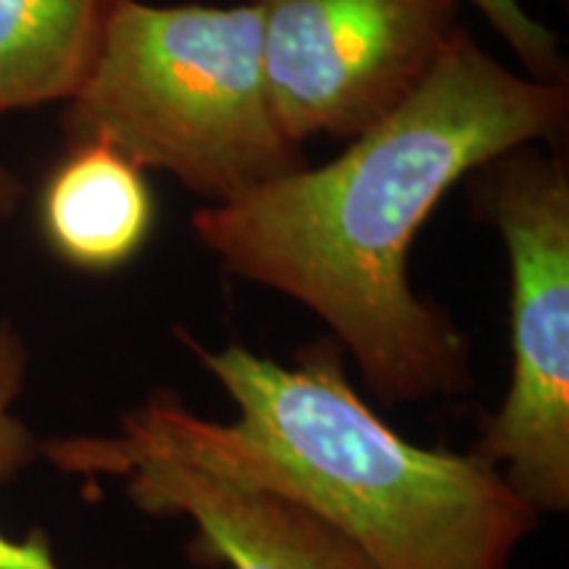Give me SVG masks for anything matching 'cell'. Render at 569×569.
Instances as JSON below:
<instances>
[{
    "instance_id": "cell-1",
    "label": "cell",
    "mask_w": 569,
    "mask_h": 569,
    "mask_svg": "<svg viewBox=\"0 0 569 569\" xmlns=\"http://www.w3.org/2000/svg\"><path fill=\"white\" fill-rule=\"evenodd\" d=\"M567 113V82L517 74L459 27L407 101L343 153L206 206L193 232L230 274L315 311L375 398L459 396L472 382L469 343L411 288V246L453 184L553 142Z\"/></svg>"
},
{
    "instance_id": "cell-2",
    "label": "cell",
    "mask_w": 569,
    "mask_h": 569,
    "mask_svg": "<svg viewBox=\"0 0 569 569\" xmlns=\"http://www.w3.org/2000/svg\"><path fill=\"white\" fill-rule=\"evenodd\" d=\"M232 398L211 422L159 393L122 417L124 451H159L230 469L290 493L338 528L377 569H511L540 515L475 453L407 440L356 393L343 348L327 338L296 365L251 348L219 351L177 330Z\"/></svg>"
},
{
    "instance_id": "cell-3",
    "label": "cell",
    "mask_w": 569,
    "mask_h": 569,
    "mask_svg": "<svg viewBox=\"0 0 569 569\" xmlns=\"http://www.w3.org/2000/svg\"><path fill=\"white\" fill-rule=\"evenodd\" d=\"M67 142H103L209 206L303 167L269 98L259 11L119 0L88 80L67 101Z\"/></svg>"
},
{
    "instance_id": "cell-4",
    "label": "cell",
    "mask_w": 569,
    "mask_h": 569,
    "mask_svg": "<svg viewBox=\"0 0 569 569\" xmlns=\"http://www.w3.org/2000/svg\"><path fill=\"white\" fill-rule=\"evenodd\" d=\"M478 209L509 259L511 375L472 451L538 515L569 509V169L517 148L478 169Z\"/></svg>"
},
{
    "instance_id": "cell-5",
    "label": "cell",
    "mask_w": 569,
    "mask_h": 569,
    "mask_svg": "<svg viewBox=\"0 0 569 569\" xmlns=\"http://www.w3.org/2000/svg\"><path fill=\"white\" fill-rule=\"evenodd\" d=\"M277 122L351 140L398 109L459 32L461 0H251Z\"/></svg>"
},
{
    "instance_id": "cell-6",
    "label": "cell",
    "mask_w": 569,
    "mask_h": 569,
    "mask_svg": "<svg viewBox=\"0 0 569 569\" xmlns=\"http://www.w3.org/2000/svg\"><path fill=\"white\" fill-rule=\"evenodd\" d=\"M40 457L82 478H122L134 509L184 517L190 553L230 569H377L322 515L230 469L159 451H124L103 436L42 440Z\"/></svg>"
},
{
    "instance_id": "cell-7",
    "label": "cell",
    "mask_w": 569,
    "mask_h": 569,
    "mask_svg": "<svg viewBox=\"0 0 569 569\" xmlns=\"http://www.w3.org/2000/svg\"><path fill=\"white\" fill-rule=\"evenodd\" d=\"M146 172L103 142H71L38 196V224L56 259L88 274L130 264L151 238Z\"/></svg>"
},
{
    "instance_id": "cell-8",
    "label": "cell",
    "mask_w": 569,
    "mask_h": 569,
    "mask_svg": "<svg viewBox=\"0 0 569 569\" xmlns=\"http://www.w3.org/2000/svg\"><path fill=\"white\" fill-rule=\"evenodd\" d=\"M119 0H0V117L67 103L88 80Z\"/></svg>"
},
{
    "instance_id": "cell-9",
    "label": "cell",
    "mask_w": 569,
    "mask_h": 569,
    "mask_svg": "<svg viewBox=\"0 0 569 569\" xmlns=\"http://www.w3.org/2000/svg\"><path fill=\"white\" fill-rule=\"evenodd\" d=\"M30 351L24 338L9 319L0 322V482L17 478L24 467L40 459L42 440L17 415V401L24 390ZM0 569H63L56 559L51 540L42 530L13 540L0 530Z\"/></svg>"
},
{
    "instance_id": "cell-10",
    "label": "cell",
    "mask_w": 569,
    "mask_h": 569,
    "mask_svg": "<svg viewBox=\"0 0 569 569\" xmlns=\"http://www.w3.org/2000/svg\"><path fill=\"white\" fill-rule=\"evenodd\" d=\"M501 40L511 48L528 77L540 82H567L559 34L532 19L519 0H472Z\"/></svg>"
},
{
    "instance_id": "cell-11",
    "label": "cell",
    "mask_w": 569,
    "mask_h": 569,
    "mask_svg": "<svg viewBox=\"0 0 569 569\" xmlns=\"http://www.w3.org/2000/svg\"><path fill=\"white\" fill-rule=\"evenodd\" d=\"M24 201V182L13 169L0 159V224L9 222Z\"/></svg>"
}]
</instances>
